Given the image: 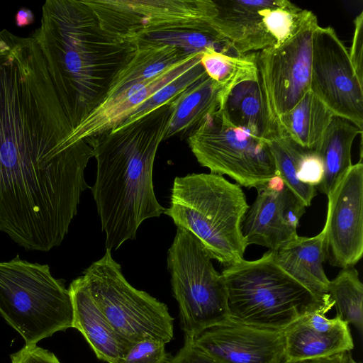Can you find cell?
Here are the masks:
<instances>
[{
	"instance_id": "obj_5",
	"label": "cell",
	"mask_w": 363,
	"mask_h": 363,
	"mask_svg": "<svg viewBox=\"0 0 363 363\" xmlns=\"http://www.w3.org/2000/svg\"><path fill=\"white\" fill-rule=\"evenodd\" d=\"M221 274L229 317L248 325L284 330L307 313L334 305L330 296H317L284 271L271 250L227 265Z\"/></svg>"
},
{
	"instance_id": "obj_9",
	"label": "cell",
	"mask_w": 363,
	"mask_h": 363,
	"mask_svg": "<svg viewBox=\"0 0 363 363\" xmlns=\"http://www.w3.org/2000/svg\"><path fill=\"white\" fill-rule=\"evenodd\" d=\"M187 143L201 166L240 186L257 189L277 175L265 140L230 124L219 108L203 118Z\"/></svg>"
},
{
	"instance_id": "obj_34",
	"label": "cell",
	"mask_w": 363,
	"mask_h": 363,
	"mask_svg": "<svg viewBox=\"0 0 363 363\" xmlns=\"http://www.w3.org/2000/svg\"><path fill=\"white\" fill-rule=\"evenodd\" d=\"M354 30L352 46L349 52L350 58L359 78L363 84V11L357 15L354 20Z\"/></svg>"
},
{
	"instance_id": "obj_38",
	"label": "cell",
	"mask_w": 363,
	"mask_h": 363,
	"mask_svg": "<svg viewBox=\"0 0 363 363\" xmlns=\"http://www.w3.org/2000/svg\"><path fill=\"white\" fill-rule=\"evenodd\" d=\"M34 19L35 17L33 11L25 7L20 9L15 16V23L18 27L30 25L33 23Z\"/></svg>"
},
{
	"instance_id": "obj_2",
	"label": "cell",
	"mask_w": 363,
	"mask_h": 363,
	"mask_svg": "<svg viewBox=\"0 0 363 363\" xmlns=\"http://www.w3.org/2000/svg\"><path fill=\"white\" fill-rule=\"evenodd\" d=\"M30 37L43 50L73 128L104 100L138 48L104 31L82 0H47L40 25Z\"/></svg>"
},
{
	"instance_id": "obj_19",
	"label": "cell",
	"mask_w": 363,
	"mask_h": 363,
	"mask_svg": "<svg viewBox=\"0 0 363 363\" xmlns=\"http://www.w3.org/2000/svg\"><path fill=\"white\" fill-rule=\"evenodd\" d=\"M68 290L73 308L72 328L82 334L99 359L118 363L129 347L117 335L94 301L84 276L74 279Z\"/></svg>"
},
{
	"instance_id": "obj_4",
	"label": "cell",
	"mask_w": 363,
	"mask_h": 363,
	"mask_svg": "<svg viewBox=\"0 0 363 363\" xmlns=\"http://www.w3.org/2000/svg\"><path fill=\"white\" fill-rule=\"evenodd\" d=\"M249 205L241 186L217 174L177 177L164 213L188 230L212 259L227 266L243 258L247 245L240 225Z\"/></svg>"
},
{
	"instance_id": "obj_10",
	"label": "cell",
	"mask_w": 363,
	"mask_h": 363,
	"mask_svg": "<svg viewBox=\"0 0 363 363\" xmlns=\"http://www.w3.org/2000/svg\"><path fill=\"white\" fill-rule=\"evenodd\" d=\"M82 1L104 31L132 43L153 32L206 27L217 15L213 0Z\"/></svg>"
},
{
	"instance_id": "obj_7",
	"label": "cell",
	"mask_w": 363,
	"mask_h": 363,
	"mask_svg": "<svg viewBox=\"0 0 363 363\" xmlns=\"http://www.w3.org/2000/svg\"><path fill=\"white\" fill-rule=\"evenodd\" d=\"M89 291L108 322L130 348L143 340L165 344L174 337V318L167 306L125 279L111 251L84 271Z\"/></svg>"
},
{
	"instance_id": "obj_35",
	"label": "cell",
	"mask_w": 363,
	"mask_h": 363,
	"mask_svg": "<svg viewBox=\"0 0 363 363\" xmlns=\"http://www.w3.org/2000/svg\"><path fill=\"white\" fill-rule=\"evenodd\" d=\"M10 357L12 363H61L54 353L37 345H25Z\"/></svg>"
},
{
	"instance_id": "obj_27",
	"label": "cell",
	"mask_w": 363,
	"mask_h": 363,
	"mask_svg": "<svg viewBox=\"0 0 363 363\" xmlns=\"http://www.w3.org/2000/svg\"><path fill=\"white\" fill-rule=\"evenodd\" d=\"M135 44H162L175 47L186 55L215 50L221 53L238 54L232 44L210 25L194 29L153 32L138 39Z\"/></svg>"
},
{
	"instance_id": "obj_20",
	"label": "cell",
	"mask_w": 363,
	"mask_h": 363,
	"mask_svg": "<svg viewBox=\"0 0 363 363\" xmlns=\"http://www.w3.org/2000/svg\"><path fill=\"white\" fill-rule=\"evenodd\" d=\"M272 252L277 264L292 278L317 296L330 297V280L323 268L326 259L323 230L311 238L298 235Z\"/></svg>"
},
{
	"instance_id": "obj_1",
	"label": "cell",
	"mask_w": 363,
	"mask_h": 363,
	"mask_svg": "<svg viewBox=\"0 0 363 363\" xmlns=\"http://www.w3.org/2000/svg\"><path fill=\"white\" fill-rule=\"evenodd\" d=\"M64 111L46 97L0 89V231L26 250L60 245L89 187L87 139L72 143Z\"/></svg>"
},
{
	"instance_id": "obj_11",
	"label": "cell",
	"mask_w": 363,
	"mask_h": 363,
	"mask_svg": "<svg viewBox=\"0 0 363 363\" xmlns=\"http://www.w3.org/2000/svg\"><path fill=\"white\" fill-rule=\"evenodd\" d=\"M313 13L300 30L279 45L257 52V64L269 118L273 124L310 90Z\"/></svg>"
},
{
	"instance_id": "obj_16",
	"label": "cell",
	"mask_w": 363,
	"mask_h": 363,
	"mask_svg": "<svg viewBox=\"0 0 363 363\" xmlns=\"http://www.w3.org/2000/svg\"><path fill=\"white\" fill-rule=\"evenodd\" d=\"M201 54L189 55L155 77L104 99L73 129L71 140L77 143L115 129L159 89L199 63Z\"/></svg>"
},
{
	"instance_id": "obj_21",
	"label": "cell",
	"mask_w": 363,
	"mask_h": 363,
	"mask_svg": "<svg viewBox=\"0 0 363 363\" xmlns=\"http://www.w3.org/2000/svg\"><path fill=\"white\" fill-rule=\"evenodd\" d=\"M228 91L206 75L182 92L170 103L172 113L164 140L189 134L204 117L219 108Z\"/></svg>"
},
{
	"instance_id": "obj_18",
	"label": "cell",
	"mask_w": 363,
	"mask_h": 363,
	"mask_svg": "<svg viewBox=\"0 0 363 363\" xmlns=\"http://www.w3.org/2000/svg\"><path fill=\"white\" fill-rule=\"evenodd\" d=\"M275 0L214 1L217 15L210 26L240 55L274 46L276 41L264 23L266 9Z\"/></svg>"
},
{
	"instance_id": "obj_6",
	"label": "cell",
	"mask_w": 363,
	"mask_h": 363,
	"mask_svg": "<svg viewBox=\"0 0 363 363\" xmlns=\"http://www.w3.org/2000/svg\"><path fill=\"white\" fill-rule=\"evenodd\" d=\"M0 314L26 346L72 328V303L64 280L54 277L49 265L18 255L0 262Z\"/></svg>"
},
{
	"instance_id": "obj_25",
	"label": "cell",
	"mask_w": 363,
	"mask_h": 363,
	"mask_svg": "<svg viewBox=\"0 0 363 363\" xmlns=\"http://www.w3.org/2000/svg\"><path fill=\"white\" fill-rule=\"evenodd\" d=\"M333 116L309 90L276 122L301 147L315 150Z\"/></svg>"
},
{
	"instance_id": "obj_28",
	"label": "cell",
	"mask_w": 363,
	"mask_h": 363,
	"mask_svg": "<svg viewBox=\"0 0 363 363\" xmlns=\"http://www.w3.org/2000/svg\"><path fill=\"white\" fill-rule=\"evenodd\" d=\"M328 294L334 302L336 315L353 325L360 333L363 329V284L354 267L341 269L330 280Z\"/></svg>"
},
{
	"instance_id": "obj_3",
	"label": "cell",
	"mask_w": 363,
	"mask_h": 363,
	"mask_svg": "<svg viewBox=\"0 0 363 363\" xmlns=\"http://www.w3.org/2000/svg\"><path fill=\"white\" fill-rule=\"evenodd\" d=\"M171 113L169 103L128 125L86 138L96 160L91 191L106 250L134 240L145 220L164 212L154 192L152 169Z\"/></svg>"
},
{
	"instance_id": "obj_12",
	"label": "cell",
	"mask_w": 363,
	"mask_h": 363,
	"mask_svg": "<svg viewBox=\"0 0 363 363\" xmlns=\"http://www.w3.org/2000/svg\"><path fill=\"white\" fill-rule=\"evenodd\" d=\"M310 91L335 116L363 128V84L349 51L330 26L315 29L312 37Z\"/></svg>"
},
{
	"instance_id": "obj_23",
	"label": "cell",
	"mask_w": 363,
	"mask_h": 363,
	"mask_svg": "<svg viewBox=\"0 0 363 363\" xmlns=\"http://www.w3.org/2000/svg\"><path fill=\"white\" fill-rule=\"evenodd\" d=\"M362 133L350 121L334 115L315 150L320 157L323 178L316 189L328 196L340 178L352 165L351 150L353 141Z\"/></svg>"
},
{
	"instance_id": "obj_15",
	"label": "cell",
	"mask_w": 363,
	"mask_h": 363,
	"mask_svg": "<svg viewBox=\"0 0 363 363\" xmlns=\"http://www.w3.org/2000/svg\"><path fill=\"white\" fill-rule=\"evenodd\" d=\"M257 191L242 218V235L247 247L257 245L273 251L298 236L306 207L278 175Z\"/></svg>"
},
{
	"instance_id": "obj_17",
	"label": "cell",
	"mask_w": 363,
	"mask_h": 363,
	"mask_svg": "<svg viewBox=\"0 0 363 363\" xmlns=\"http://www.w3.org/2000/svg\"><path fill=\"white\" fill-rule=\"evenodd\" d=\"M333 306L310 311L283 330L288 361L325 357L354 348L349 325L337 315L325 316Z\"/></svg>"
},
{
	"instance_id": "obj_29",
	"label": "cell",
	"mask_w": 363,
	"mask_h": 363,
	"mask_svg": "<svg viewBox=\"0 0 363 363\" xmlns=\"http://www.w3.org/2000/svg\"><path fill=\"white\" fill-rule=\"evenodd\" d=\"M201 64L206 74L228 91L237 83L259 75L257 52L230 55L210 49L201 54Z\"/></svg>"
},
{
	"instance_id": "obj_36",
	"label": "cell",
	"mask_w": 363,
	"mask_h": 363,
	"mask_svg": "<svg viewBox=\"0 0 363 363\" xmlns=\"http://www.w3.org/2000/svg\"><path fill=\"white\" fill-rule=\"evenodd\" d=\"M167 363H216L201 351L190 337L184 336L183 346L170 358Z\"/></svg>"
},
{
	"instance_id": "obj_32",
	"label": "cell",
	"mask_w": 363,
	"mask_h": 363,
	"mask_svg": "<svg viewBox=\"0 0 363 363\" xmlns=\"http://www.w3.org/2000/svg\"><path fill=\"white\" fill-rule=\"evenodd\" d=\"M166 344L156 340H143L134 343L118 363H167L171 354Z\"/></svg>"
},
{
	"instance_id": "obj_33",
	"label": "cell",
	"mask_w": 363,
	"mask_h": 363,
	"mask_svg": "<svg viewBox=\"0 0 363 363\" xmlns=\"http://www.w3.org/2000/svg\"><path fill=\"white\" fill-rule=\"evenodd\" d=\"M324 174L323 164L317 152L308 150L303 156L297 172V178L301 183L317 187Z\"/></svg>"
},
{
	"instance_id": "obj_22",
	"label": "cell",
	"mask_w": 363,
	"mask_h": 363,
	"mask_svg": "<svg viewBox=\"0 0 363 363\" xmlns=\"http://www.w3.org/2000/svg\"><path fill=\"white\" fill-rule=\"evenodd\" d=\"M219 109L230 124L259 138L272 127L259 75L231 87Z\"/></svg>"
},
{
	"instance_id": "obj_24",
	"label": "cell",
	"mask_w": 363,
	"mask_h": 363,
	"mask_svg": "<svg viewBox=\"0 0 363 363\" xmlns=\"http://www.w3.org/2000/svg\"><path fill=\"white\" fill-rule=\"evenodd\" d=\"M131 59L118 72L104 99L152 78L189 55L175 47L138 43Z\"/></svg>"
},
{
	"instance_id": "obj_8",
	"label": "cell",
	"mask_w": 363,
	"mask_h": 363,
	"mask_svg": "<svg viewBox=\"0 0 363 363\" xmlns=\"http://www.w3.org/2000/svg\"><path fill=\"white\" fill-rule=\"evenodd\" d=\"M211 259L193 233L177 227L167 253V267L184 336L193 337L229 317L225 284Z\"/></svg>"
},
{
	"instance_id": "obj_14",
	"label": "cell",
	"mask_w": 363,
	"mask_h": 363,
	"mask_svg": "<svg viewBox=\"0 0 363 363\" xmlns=\"http://www.w3.org/2000/svg\"><path fill=\"white\" fill-rule=\"evenodd\" d=\"M193 343L216 363H285L283 330L248 325L230 317L200 331Z\"/></svg>"
},
{
	"instance_id": "obj_31",
	"label": "cell",
	"mask_w": 363,
	"mask_h": 363,
	"mask_svg": "<svg viewBox=\"0 0 363 363\" xmlns=\"http://www.w3.org/2000/svg\"><path fill=\"white\" fill-rule=\"evenodd\" d=\"M206 75L207 74L200 61L189 70L159 89L133 112L119 126L128 125L154 110L171 103L182 92Z\"/></svg>"
},
{
	"instance_id": "obj_39",
	"label": "cell",
	"mask_w": 363,
	"mask_h": 363,
	"mask_svg": "<svg viewBox=\"0 0 363 363\" xmlns=\"http://www.w3.org/2000/svg\"><path fill=\"white\" fill-rule=\"evenodd\" d=\"M347 363H361L356 362L352 357L350 352L347 354Z\"/></svg>"
},
{
	"instance_id": "obj_26",
	"label": "cell",
	"mask_w": 363,
	"mask_h": 363,
	"mask_svg": "<svg viewBox=\"0 0 363 363\" xmlns=\"http://www.w3.org/2000/svg\"><path fill=\"white\" fill-rule=\"evenodd\" d=\"M264 140L273 157L277 174L306 207L309 206L317 189L301 183L297 178L301 162L308 149L296 143L277 122L272 124Z\"/></svg>"
},
{
	"instance_id": "obj_13",
	"label": "cell",
	"mask_w": 363,
	"mask_h": 363,
	"mask_svg": "<svg viewBox=\"0 0 363 363\" xmlns=\"http://www.w3.org/2000/svg\"><path fill=\"white\" fill-rule=\"evenodd\" d=\"M328 196L324 231L326 259L340 269L363 255V163L352 164Z\"/></svg>"
},
{
	"instance_id": "obj_37",
	"label": "cell",
	"mask_w": 363,
	"mask_h": 363,
	"mask_svg": "<svg viewBox=\"0 0 363 363\" xmlns=\"http://www.w3.org/2000/svg\"><path fill=\"white\" fill-rule=\"evenodd\" d=\"M348 352H342L320 358L287 361L285 363H347Z\"/></svg>"
},
{
	"instance_id": "obj_30",
	"label": "cell",
	"mask_w": 363,
	"mask_h": 363,
	"mask_svg": "<svg viewBox=\"0 0 363 363\" xmlns=\"http://www.w3.org/2000/svg\"><path fill=\"white\" fill-rule=\"evenodd\" d=\"M312 11L302 9L287 0H275L266 9L264 23L279 45L295 35L308 19Z\"/></svg>"
}]
</instances>
